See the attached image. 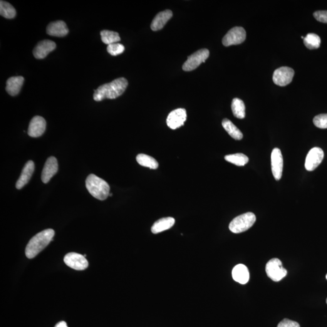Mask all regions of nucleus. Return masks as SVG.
I'll use <instances>...</instances> for the list:
<instances>
[{
  "mask_svg": "<svg viewBox=\"0 0 327 327\" xmlns=\"http://www.w3.org/2000/svg\"><path fill=\"white\" fill-rule=\"evenodd\" d=\"M128 86V81L125 78H119L103 84L94 91L93 99L96 101H101L105 99H115L125 92Z\"/></svg>",
  "mask_w": 327,
  "mask_h": 327,
  "instance_id": "obj_1",
  "label": "nucleus"
},
{
  "mask_svg": "<svg viewBox=\"0 0 327 327\" xmlns=\"http://www.w3.org/2000/svg\"><path fill=\"white\" fill-rule=\"evenodd\" d=\"M54 235L53 229L44 230L38 233L30 240L27 245L25 254L29 259H32L36 256L42 250L45 249L50 242L53 241Z\"/></svg>",
  "mask_w": 327,
  "mask_h": 327,
  "instance_id": "obj_2",
  "label": "nucleus"
},
{
  "mask_svg": "<svg viewBox=\"0 0 327 327\" xmlns=\"http://www.w3.org/2000/svg\"><path fill=\"white\" fill-rule=\"evenodd\" d=\"M87 189L94 198L103 200L110 195V186L105 180L94 174L88 176L86 181Z\"/></svg>",
  "mask_w": 327,
  "mask_h": 327,
  "instance_id": "obj_3",
  "label": "nucleus"
},
{
  "mask_svg": "<svg viewBox=\"0 0 327 327\" xmlns=\"http://www.w3.org/2000/svg\"><path fill=\"white\" fill-rule=\"evenodd\" d=\"M256 219V216L252 212L239 215L230 223L229 229L234 234L244 232L254 225Z\"/></svg>",
  "mask_w": 327,
  "mask_h": 327,
  "instance_id": "obj_4",
  "label": "nucleus"
},
{
  "mask_svg": "<svg viewBox=\"0 0 327 327\" xmlns=\"http://www.w3.org/2000/svg\"><path fill=\"white\" fill-rule=\"evenodd\" d=\"M266 271L267 276L275 282L281 281L287 274V270L284 268L282 262L277 258L272 259L267 262Z\"/></svg>",
  "mask_w": 327,
  "mask_h": 327,
  "instance_id": "obj_5",
  "label": "nucleus"
},
{
  "mask_svg": "<svg viewBox=\"0 0 327 327\" xmlns=\"http://www.w3.org/2000/svg\"><path fill=\"white\" fill-rule=\"evenodd\" d=\"M209 51L207 49H200L188 57L187 61L183 64L182 69L184 71L189 72L195 70L203 63H204L209 56Z\"/></svg>",
  "mask_w": 327,
  "mask_h": 327,
  "instance_id": "obj_6",
  "label": "nucleus"
},
{
  "mask_svg": "<svg viewBox=\"0 0 327 327\" xmlns=\"http://www.w3.org/2000/svg\"><path fill=\"white\" fill-rule=\"evenodd\" d=\"M246 39V32L242 27H235L230 29L222 39L224 46L229 47L240 44Z\"/></svg>",
  "mask_w": 327,
  "mask_h": 327,
  "instance_id": "obj_7",
  "label": "nucleus"
},
{
  "mask_svg": "<svg viewBox=\"0 0 327 327\" xmlns=\"http://www.w3.org/2000/svg\"><path fill=\"white\" fill-rule=\"evenodd\" d=\"M294 75L293 69L289 67H281L275 70L272 75V81L276 85L286 86L291 83Z\"/></svg>",
  "mask_w": 327,
  "mask_h": 327,
  "instance_id": "obj_8",
  "label": "nucleus"
},
{
  "mask_svg": "<svg viewBox=\"0 0 327 327\" xmlns=\"http://www.w3.org/2000/svg\"><path fill=\"white\" fill-rule=\"evenodd\" d=\"M64 261L71 268L76 271H84L89 266L88 261L85 256L76 253H69L64 257Z\"/></svg>",
  "mask_w": 327,
  "mask_h": 327,
  "instance_id": "obj_9",
  "label": "nucleus"
},
{
  "mask_svg": "<svg viewBox=\"0 0 327 327\" xmlns=\"http://www.w3.org/2000/svg\"><path fill=\"white\" fill-rule=\"evenodd\" d=\"M187 120V112L184 109H177L171 111L167 118V125L171 129L175 130L184 126Z\"/></svg>",
  "mask_w": 327,
  "mask_h": 327,
  "instance_id": "obj_10",
  "label": "nucleus"
},
{
  "mask_svg": "<svg viewBox=\"0 0 327 327\" xmlns=\"http://www.w3.org/2000/svg\"><path fill=\"white\" fill-rule=\"evenodd\" d=\"M324 153L319 147H314L309 151L305 163V167L308 171L315 170L324 159Z\"/></svg>",
  "mask_w": 327,
  "mask_h": 327,
  "instance_id": "obj_11",
  "label": "nucleus"
},
{
  "mask_svg": "<svg viewBox=\"0 0 327 327\" xmlns=\"http://www.w3.org/2000/svg\"><path fill=\"white\" fill-rule=\"evenodd\" d=\"M272 170L274 179L279 181L281 179L283 171V157L281 150L274 148L271 155Z\"/></svg>",
  "mask_w": 327,
  "mask_h": 327,
  "instance_id": "obj_12",
  "label": "nucleus"
},
{
  "mask_svg": "<svg viewBox=\"0 0 327 327\" xmlns=\"http://www.w3.org/2000/svg\"><path fill=\"white\" fill-rule=\"evenodd\" d=\"M46 127V122L44 118L36 116L30 122L27 133L32 138H38L45 132Z\"/></svg>",
  "mask_w": 327,
  "mask_h": 327,
  "instance_id": "obj_13",
  "label": "nucleus"
},
{
  "mask_svg": "<svg viewBox=\"0 0 327 327\" xmlns=\"http://www.w3.org/2000/svg\"><path fill=\"white\" fill-rule=\"evenodd\" d=\"M56 47L54 42L49 40V39H45V40L39 42L33 51L35 58L36 59L46 58L49 53L55 49Z\"/></svg>",
  "mask_w": 327,
  "mask_h": 327,
  "instance_id": "obj_14",
  "label": "nucleus"
},
{
  "mask_svg": "<svg viewBox=\"0 0 327 327\" xmlns=\"http://www.w3.org/2000/svg\"><path fill=\"white\" fill-rule=\"evenodd\" d=\"M58 162L55 158L51 157L47 160L42 172L41 180L44 184L48 183L51 178L58 172Z\"/></svg>",
  "mask_w": 327,
  "mask_h": 327,
  "instance_id": "obj_15",
  "label": "nucleus"
},
{
  "mask_svg": "<svg viewBox=\"0 0 327 327\" xmlns=\"http://www.w3.org/2000/svg\"><path fill=\"white\" fill-rule=\"evenodd\" d=\"M47 34L49 36L57 37H63L69 33V29L65 22L56 21L52 22L46 29Z\"/></svg>",
  "mask_w": 327,
  "mask_h": 327,
  "instance_id": "obj_16",
  "label": "nucleus"
},
{
  "mask_svg": "<svg viewBox=\"0 0 327 327\" xmlns=\"http://www.w3.org/2000/svg\"><path fill=\"white\" fill-rule=\"evenodd\" d=\"M35 164L32 161H29L22 170L21 174L17 181L16 188L17 189H21L29 182L34 172Z\"/></svg>",
  "mask_w": 327,
  "mask_h": 327,
  "instance_id": "obj_17",
  "label": "nucleus"
},
{
  "mask_svg": "<svg viewBox=\"0 0 327 327\" xmlns=\"http://www.w3.org/2000/svg\"><path fill=\"white\" fill-rule=\"evenodd\" d=\"M172 16L173 12L170 10H165L164 11L160 12L153 19L151 24V29L153 31H160L164 27Z\"/></svg>",
  "mask_w": 327,
  "mask_h": 327,
  "instance_id": "obj_18",
  "label": "nucleus"
},
{
  "mask_svg": "<svg viewBox=\"0 0 327 327\" xmlns=\"http://www.w3.org/2000/svg\"><path fill=\"white\" fill-rule=\"evenodd\" d=\"M24 78L23 76H12L6 82V91L10 95L12 96L18 95L21 91L24 83Z\"/></svg>",
  "mask_w": 327,
  "mask_h": 327,
  "instance_id": "obj_19",
  "label": "nucleus"
},
{
  "mask_svg": "<svg viewBox=\"0 0 327 327\" xmlns=\"http://www.w3.org/2000/svg\"><path fill=\"white\" fill-rule=\"evenodd\" d=\"M232 277L235 281L239 284H247L250 278L249 269L244 264L237 265L233 269Z\"/></svg>",
  "mask_w": 327,
  "mask_h": 327,
  "instance_id": "obj_20",
  "label": "nucleus"
},
{
  "mask_svg": "<svg viewBox=\"0 0 327 327\" xmlns=\"http://www.w3.org/2000/svg\"><path fill=\"white\" fill-rule=\"evenodd\" d=\"M175 220L172 217L164 218L155 222L153 225L151 231L153 234H160L161 232L170 229L175 224Z\"/></svg>",
  "mask_w": 327,
  "mask_h": 327,
  "instance_id": "obj_21",
  "label": "nucleus"
},
{
  "mask_svg": "<svg viewBox=\"0 0 327 327\" xmlns=\"http://www.w3.org/2000/svg\"><path fill=\"white\" fill-rule=\"evenodd\" d=\"M222 125L226 132L235 140H241L243 138V134L241 131L229 119H224Z\"/></svg>",
  "mask_w": 327,
  "mask_h": 327,
  "instance_id": "obj_22",
  "label": "nucleus"
},
{
  "mask_svg": "<svg viewBox=\"0 0 327 327\" xmlns=\"http://www.w3.org/2000/svg\"><path fill=\"white\" fill-rule=\"evenodd\" d=\"M136 161L139 164L151 169H157L159 166V164L155 158L145 154H139L136 157Z\"/></svg>",
  "mask_w": 327,
  "mask_h": 327,
  "instance_id": "obj_23",
  "label": "nucleus"
},
{
  "mask_svg": "<svg viewBox=\"0 0 327 327\" xmlns=\"http://www.w3.org/2000/svg\"><path fill=\"white\" fill-rule=\"evenodd\" d=\"M232 110L235 117L243 119L245 116V107L243 101L234 98L232 103Z\"/></svg>",
  "mask_w": 327,
  "mask_h": 327,
  "instance_id": "obj_24",
  "label": "nucleus"
},
{
  "mask_svg": "<svg viewBox=\"0 0 327 327\" xmlns=\"http://www.w3.org/2000/svg\"><path fill=\"white\" fill-rule=\"evenodd\" d=\"M101 40L104 43L110 45V44L117 43L121 40L120 35L117 32L104 30L101 32Z\"/></svg>",
  "mask_w": 327,
  "mask_h": 327,
  "instance_id": "obj_25",
  "label": "nucleus"
},
{
  "mask_svg": "<svg viewBox=\"0 0 327 327\" xmlns=\"http://www.w3.org/2000/svg\"><path fill=\"white\" fill-rule=\"evenodd\" d=\"M16 10L9 2L0 1V15L4 18L12 19L16 16Z\"/></svg>",
  "mask_w": 327,
  "mask_h": 327,
  "instance_id": "obj_26",
  "label": "nucleus"
},
{
  "mask_svg": "<svg viewBox=\"0 0 327 327\" xmlns=\"http://www.w3.org/2000/svg\"><path fill=\"white\" fill-rule=\"evenodd\" d=\"M321 38L315 34H309L304 39L305 46L309 49H318L321 45Z\"/></svg>",
  "mask_w": 327,
  "mask_h": 327,
  "instance_id": "obj_27",
  "label": "nucleus"
},
{
  "mask_svg": "<svg viewBox=\"0 0 327 327\" xmlns=\"http://www.w3.org/2000/svg\"><path fill=\"white\" fill-rule=\"evenodd\" d=\"M225 160L237 166H244L249 162V158L242 153H235V154L225 156Z\"/></svg>",
  "mask_w": 327,
  "mask_h": 327,
  "instance_id": "obj_28",
  "label": "nucleus"
},
{
  "mask_svg": "<svg viewBox=\"0 0 327 327\" xmlns=\"http://www.w3.org/2000/svg\"><path fill=\"white\" fill-rule=\"evenodd\" d=\"M108 53L112 56H117L124 53L125 50V46L120 43H114L108 46Z\"/></svg>",
  "mask_w": 327,
  "mask_h": 327,
  "instance_id": "obj_29",
  "label": "nucleus"
},
{
  "mask_svg": "<svg viewBox=\"0 0 327 327\" xmlns=\"http://www.w3.org/2000/svg\"><path fill=\"white\" fill-rule=\"evenodd\" d=\"M314 125L319 128H327V114H320L313 119Z\"/></svg>",
  "mask_w": 327,
  "mask_h": 327,
  "instance_id": "obj_30",
  "label": "nucleus"
},
{
  "mask_svg": "<svg viewBox=\"0 0 327 327\" xmlns=\"http://www.w3.org/2000/svg\"><path fill=\"white\" fill-rule=\"evenodd\" d=\"M313 16L317 21L327 24V11H319L314 12Z\"/></svg>",
  "mask_w": 327,
  "mask_h": 327,
  "instance_id": "obj_31",
  "label": "nucleus"
},
{
  "mask_svg": "<svg viewBox=\"0 0 327 327\" xmlns=\"http://www.w3.org/2000/svg\"><path fill=\"white\" fill-rule=\"evenodd\" d=\"M277 327H301L297 322L290 320L288 319H284L281 323H279Z\"/></svg>",
  "mask_w": 327,
  "mask_h": 327,
  "instance_id": "obj_32",
  "label": "nucleus"
},
{
  "mask_svg": "<svg viewBox=\"0 0 327 327\" xmlns=\"http://www.w3.org/2000/svg\"><path fill=\"white\" fill-rule=\"evenodd\" d=\"M54 327H68L67 324L64 321L59 322Z\"/></svg>",
  "mask_w": 327,
  "mask_h": 327,
  "instance_id": "obj_33",
  "label": "nucleus"
},
{
  "mask_svg": "<svg viewBox=\"0 0 327 327\" xmlns=\"http://www.w3.org/2000/svg\"><path fill=\"white\" fill-rule=\"evenodd\" d=\"M110 195V197H111V196H112V194H111V193H110V195Z\"/></svg>",
  "mask_w": 327,
  "mask_h": 327,
  "instance_id": "obj_34",
  "label": "nucleus"
},
{
  "mask_svg": "<svg viewBox=\"0 0 327 327\" xmlns=\"http://www.w3.org/2000/svg\"><path fill=\"white\" fill-rule=\"evenodd\" d=\"M326 279H327V274L326 275Z\"/></svg>",
  "mask_w": 327,
  "mask_h": 327,
  "instance_id": "obj_35",
  "label": "nucleus"
},
{
  "mask_svg": "<svg viewBox=\"0 0 327 327\" xmlns=\"http://www.w3.org/2000/svg\"><path fill=\"white\" fill-rule=\"evenodd\" d=\"M326 302H327V301Z\"/></svg>",
  "mask_w": 327,
  "mask_h": 327,
  "instance_id": "obj_36",
  "label": "nucleus"
}]
</instances>
